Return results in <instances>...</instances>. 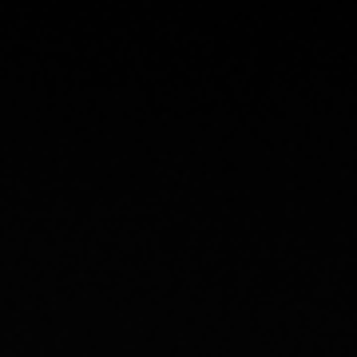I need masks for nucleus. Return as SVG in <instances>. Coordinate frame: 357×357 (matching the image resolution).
Masks as SVG:
<instances>
[]
</instances>
